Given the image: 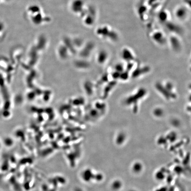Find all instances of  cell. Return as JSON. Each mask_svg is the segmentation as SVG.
Here are the masks:
<instances>
[{
  "label": "cell",
  "mask_w": 191,
  "mask_h": 191,
  "mask_svg": "<svg viewBox=\"0 0 191 191\" xmlns=\"http://www.w3.org/2000/svg\"><path fill=\"white\" fill-rule=\"evenodd\" d=\"M122 58L127 63L133 62L135 59V56L133 51L128 47H124L121 52Z\"/></svg>",
  "instance_id": "obj_8"
},
{
  "label": "cell",
  "mask_w": 191,
  "mask_h": 191,
  "mask_svg": "<svg viewBox=\"0 0 191 191\" xmlns=\"http://www.w3.org/2000/svg\"><path fill=\"white\" fill-rule=\"evenodd\" d=\"M96 12L93 10L86 15L85 19V24L88 26H92L94 24L96 21Z\"/></svg>",
  "instance_id": "obj_11"
},
{
  "label": "cell",
  "mask_w": 191,
  "mask_h": 191,
  "mask_svg": "<svg viewBox=\"0 0 191 191\" xmlns=\"http://www.w3.org/2000/svg\"><path fill=\"white\" fill-rule=\"evenodd\" d=\"M153 114L156 117H162L164 115V111L163 108H160V107H157L154 109Z\"/></svg>",
  "instance_id": "obj_15"
},
{
  "label": "cell",
  "mask_w": 191,
  "mask_h": 191,
  "mask_svg": "<svg viewBox=\"0 0 191 191\" xmlns=\"http://www.w3.org/2000/svg\"><path fill=\"white\" fill-rule=\"evenodd\" d=\"M165 24L166 28L172 33L173 35L179 36V35L183 33V29L181 27L175 23L172 22L169 20L165 23Z\"/></svg>",
  "instance_id": "obj_7"
},
{
  "label": "cell",
  "mask_w": 191,
  "mask_h": 191,
  "mask_svg": "<svg viewBox=\"0 0 191 191\" xmlns=\"http://www.w3.org/2000/svg\"><path fill=\"white\" fill-rule=\"evenodd\" d=\"M126 136L125 134L123 132H120L118 134L116 138V142L118 144H121L125 140Z\"/></svg>",
  "instance_id": "obj_16"
},
{
  "label": "cell",
  "mask_w": 191,
  "mask_h": 191,
  "mask_svg": "<svg viewBox=\"0 0 191 191\" xmlns=\"http://www.w3.org/2000/svg\"><path fill=\"white\" fill-rule=\"evenodd\" d=\"M115 71L119 73H121L122 72L125 71L124 65L122 63H120L116 64L115 67Z\"/></svg>",
  "instance_id": "obj_18"
},
{
  "label": "cell",
  "mask_w": 191,
  "mask_h": 191,
  "mask_svg": "<svg viewBox=\"0 0 191 191\" xmlns=\"http://www.w3.org/2000/svg\"><path fill=\"white\" fill-rule=\"evenodd\" d=\"M84 2L82 0H74L72 2L71 8L72 12L77 14L83 11Z\"/></svg>",
  "instance_id": "obj_10"
},
{
  "label": "cell",
  "mask_w": 191,
  "mask_h": 191,
  "mask_svg": "<svg viewBox=\"0 0 191 191\" xmlns=\"http://www.w3.org/2000/svg\"><path fill=\"white\" fill-rule=\"evenodd\" d=\"M171 123H172V124L174 126L177 127L178 126L180 125V122L179 120H177L176 119H173V120L171 122Z\"/></svg>",
  "instance_id": "obj_21"
},
{
  "label": "cell",
  "mask_w": 191,
  "mask_h": 191,
  "mask_svg": "<svg viewBox=\"0 0 191 191\" xmlns=\"http://www.w3.org/2000/svg\"><path fill=\"white\" fill-rule=\"evenodd\" d=\"M108 58V52L105 50H102L99 52L98 57V61L101 63H104L107 60Z\"/></svg>",
  "instance_id": "obj_13"
},
{
  "label": "cell",
  "mask_w": 191,
  "mask_h": 191,
  "mask_svg": "<svg viewBox=\"0 0 191 191\" xmlns=\"http://www.w3.org/2000/svg\"><path fill=\"white\" fill-rule=\"evenodd\" d=\"M152 40L160 46H163L167 43V37L165 34L161 31H156L151 35Z\"/></svg>",
  "instance_id": "obj_5"
},
{
  "label": "cell",
  "mask_w": 191,
  "mask_h": 191,
  "mask_svg": "<svg viewBox=\"0 0 191 191\" xmlns=\"http://www.w3.org/2000/svg\"><path fill=\"white\" fill-rule=\"evenodd\" d=\"M92 171L90 169L85 170L83 172L82 174V179L84 181H86V182H89L91 181V180L93 179V174Z\"/></svg>",
  "instance_id": "obj_14"
},
{
  "label": "cell",
  "mask_w": 191,
  "mask_h": 191,
  "mask_svg": "<svg viewBox=\"0 0 191 191\" xmlns=\"http://www.w3.org/2000/svg\"><path fill=\"white\" fill-rule=\"evenodd\" d=\"M150 68L148 66H143L136 68L132 73V77L133 78H137L149 72Z\"/></svg>",
  "instance_id": "obj_9"
},
{
  "label": "cell",
  "mask_w": 191,
  "mask_h": 191,
  "mask_svg": "<svg viewBox=\"0 0 191 191\" xmlns=\"http://www.w3.org/2000/svg\"><path fill=\"white\" fill-rule=\"evenodd\" d=\"M147 93V91L145 88H141L133 93L128 97L125 100L124 103L126 105L129 106L132 105L133 110L135 111L136 106L138 105V102L142 100Z\"/></svg>",
  "instance_id": "obj_2"
},
{
  "label": "cell",
  "mask_w": 191,
  "mask_h": 191,
  "mask_svg": "<svg viewBox=\"0 0 191 191\" xmlns=\"http://www.w3.org/2000/svg\"><path fill=\"white\" fill-rule=\"evenodd\" d=\"M158 17L159 21L165 24L167 22L169 21L170 15L167 10H163L159 12Z\"/></svg>",
  "instance_id": "obj_12"
},
{
  "label": "cell",
  "mask_w": 191,
  "mask_h": 191,
  "mask_svg": "<svg viewBox=\"0 0 191 191\" xmlns=\"http://www.w3.org/2000/svg\"><path fill=\"white\" fill-rule=\"evenodd\" d=\"M140 9H139V14H142V13L144 12V13H145V11H146V7L145 6H141L140 7ZM141 14V15H142Z\"/></svg>",
  "instance_id": "obj_20"
},
{
  "label": "cell",
  "mask_w": 191,
  "mask_h": 191,
  "mask_svg": "<svg viewBox=\"0 0 191 191\" xmlns=\"http://www.w3.org/2000/svg\"><path fill=\"white\" fill-rule=\"evenodd\" d=\"M96 34L101 38L111 42H116L119 40V34L117 31L106 25L98 28L96 30Z\"/></svg>",
  "instance_id": "obj_1"
},
{
  "label": "cell",
  "mask_w": 191,
  "mask_h": 191,
  "mask_svg": "<svg viewBox=\"0 0 191 191\" xmlns=\"http://www.w3.org/2000/svg\"><path fill=\"white\" fill-rule=\"evenodd\" d=\"M142 170V165L139 163L134 164L133 167V170L135 173H139Z\"/></svg>",
  "instance_id": "obj_17"
},
{
  "label": "cell",
  "mask_w": 191,
  "mask_h": 191,
  "mask_svg": "<svg viewBox=\"0 0 191 191\" xmlns=\"http://www.w3.org/2000/svg\"><path fill=\"white\" fill-rule=\"evenodd\" d=\"M155 88L157 91L167 100H174L176 98V93L170 92L161 82H157L155 85Z\"/></svg>",
  "instance_id": "obj_3"
},
{
  "label": "cell",
  "mask_w": 191,
  "mask_h": 191,
  "mask_svg": "<svg viewBox=\"0 0 191 191\" xmlns=\"http://www.w3.org/2000/svg\"><path fill=\"white\" fill-rule=\"evenodd\" d=\"M186 6H181L175 9L174 14L175 17L180 21H183L187 18L189 15V9Z\"/></svg>",
  "instance_id": "obj_6"
},
{
  "label": "cell",
  "mask_w": 191,
  "mask_h": 191,
  "mask_svg": "<svg viewBox=\"0 0 191 191\" xmlns=\"http://www.w3.org/2000/svg\"><path fill=\"white\" fill-rule=\"evenodd\" d=\"M122 186V183L119 180H116L114 182L112 183V185H111V187L115 190H119L121 188Z\"/></svg>",
  "instance_id": "obj_19"
},
{
  "label": "cell",
  "mask_w": 191,
  "mask_h": 191,
  "mask_svg": "<svg viewBox=\"0 0 191 191\" xmlns=\"http://www.w3.org/2000/svg\"><path fill=\"white\" fill-rule=\"evenodd\" d=\"M170 47L175 52H180L182 49V43L179 36L172 35L169 39Z\"/></svg>",
  "instance_id": "obj_4"
}]
</instances>
